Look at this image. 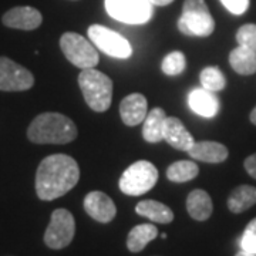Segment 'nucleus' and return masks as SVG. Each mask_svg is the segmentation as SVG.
<instances>
[{"mask_svg": "<svg viewBox=\"0 0 256 256\" xmlns=\"http://www.w3.org/2000/svg\"><path fill=\"white\" fill-rule=\"evenodd\" d=\"M178 28L185 36L208 37L215 30V20L205 0H185Z\"/></svg>", "mask_w": 256, "mask_h": 256, "instance_id": "20e7f679", "label": "nucleus"}, {"mask_svg": "<svg viewBox=\"0 0 256 256\" xmlns=\"http://www.w3.org/2000/svg\"><path fill=\"white\" fill-rule=\"evenodd\" d=\"M76 234V220L72 212L64 208L53 210L44 232V244L50 249H63L72 244Z\"/></svg>", "mask_w": 256, "mask_h": 256, "instance_id": "6e6552de", "label": "nucleus"}, {"mask_svg": "<svg viewBox=\"0 0 256 256\" xmlns=\"http://www.w3.org/2000/svg\"><path fill=\"white\" fill-rule=\"evenodd\" d=\"M77 137L73 120L60 112H43L32 121L28 138L34 144H68Z\"/></svg>", "mask_w": 256, "mask_h": 256, "instance_id": "f03ea898", "label": "nucleus"}, {"mask_svg": "<svg viewBox=\"0 0 256 256\" xmlns=\"http://www.w3.org/2000/svg\"><path fill=\"white\" fill-rule=\"evenodd\" d=\"M229 63L232 68L240 76H250L256 73V52L248 47L238 46L229 54Z\"/></svg>", "mask_w": 256, "mask_h": 256, "instance_id": "aec40b11", "label": "nucleus"}, {"mask_svg": "<svg viewBox=\"0 0 256 256\" xmlns=\"http://www.w3.org/2000/svg\"><path fill=\"white\" fill-rule=\"evenodd\" d=\"M188 156L195 161L210 162V164H220L224 162L229 156L226 146L215 141H200L194 142L192 146L186 151Z\"/></svg>", "mask_w": 256, "mask_h": 256, "instance_id": "4468645a", "label": "nucleus"}, {"mask_svg": "<svg viewBox=\"0 0 256 256\" xmlns=\"http://www.w3.org/2000/svg\"><path fill=\"white\" fill-rule=\"evenodd\" d=\"M2 22L6 28H18V30H34L42 24L43 16L34 8L18 6V8L8 10L3 14Z\"/></svg>", "mask_w": 256, "mask_h": 256, "instance_id": "f8f14e48", "label": "nucleus"}, {"mask_svg": "<svg viewBox=\"0 0 256 256\" xmlns=\"http://www.w3.org/2000/svg\"><path fill=\"white\" fill-rule=\"evenodd\" d=\"M78 86L84 100L92 111L104 112L110 108L112 100V82L108 76L96 68L82 70L78 74Z\"/></svg>", "mask_w": 256, "mask_h": 256, "instance_id": "7ed1b4c3", "label": "nucleus"}, {"mask_svg": "<svg viewBox=\"0 0 256 256\" xmlns=\"http://www.w3.org/2000/svg\"><path fill=\"white\" fill-rule=\"evenodd\" d=\"M256 204V188L252 185H239L230 192L228 208L234 214H240Z\"/></svg>", "mask_w": 256, "mask_h": 256, "instance_id": "4be33fe9", "label": "nucleus"}, {"mask_svg": "<svg viewBox=\"0 0 256 256\" xmlns=\"http://www.w3.org/2000/svg\"><path fill=\"white\" fill-rule=\"evenodd\" d=\"M235 256H256V254H252V252H246V250H242L240 249V252H238Z\"/></svg>", "mask_w": 256, "mask_h": 256, "instance_id": "7c9ffc66", "label": "nucleus"}, {"mask_svg": "<svg viewBox=\"0 0 256 256\" xmlns=\"http://www.w3.org/2000/svg\"><path fill=\"white\" fill-rule=\"evenodd\" d=\"M186 67V58L182 52H172L166 54L161 63V70L166 76H178L185 70Z\"/></svg>", "mask_w": 256, "mask_h": 256, "instance_id": "393cba45", "label": "nucleus"}, {"mask_svg": "<svg viewBox=\"0 0 256 256\" xmlns=\"http://www.w3.org/2000/svg\"><path fill=\"white\" fill-rule=\"evenodd\" d=\"M87 33L92 44L110 57L128 58L132 53L131 44L127 38L111 28H104L101 24H92L88 28Z\"/></svg>", "mask_w": 256, "mask_h": 256, "instance_id": "1a4fd4ad", "label": "nucleus"}, {"mask_svg": "<svg viewBox=\"0 0 256 256\" xmlns=\"http://www.w3.org/2000/svg\"><path fill=\"white\" fill-rule=\"evenodd\" d=\"M84 210L92 220L101 224H108L117 215L116 204L107 194L100 191H92L86 195Z\"/></svg>", "mask_w": 256, "mask_h": 256, "instance_id": "9b49d317", "label": "nucleus"}, {"mask_svg": "<svg viewBox=\"0 0 256 256\" xmlns=\"http://www.w3.org/2000/svg\"><path fill=\"white\" fill-rule=\"evenodd\" d=\"M236 42L239 46L248 47L256 52V24L248 23L240 26L236 32Z\"/></svg>", "mask_w": 256, "mask_h": 256, "instance_id": "a878e982", "label": "nucleus"}, {"mask_svg": "<svg viewBox=\"0 0 256 256\" xmlns=\"http://www.w3.org/2000/svg\"><path fill=\"white\" fill-rule=\"evenodd\" d=\"M80 180L76 160L66 154L46 156L37 168L36 192L42 201H53L72 191Z\"/></svg>", "mask_w": 256, "mask_h": 256, "instance_id": "f257e3e1", "label": "nucleus"}, {"mask_svg": "<svg viewBox=\"0 0 256 256\" xmlns=\"http://www.w3.org/2000/svg\"><path fill=\"white\" fill-rule=\"evenodd\" d=\"M188 104L191 110L205 118H212L220 111V100L215 96V92H210L206 88H195L190 92Z\"/></svg>", "mask_w": 256, "mask_h": 256, "instance_id": "2eb2a0df", "label": "nucleus"}, {"mask_svg": "<svg viewBox=\"0 0 256 256\" xmlns=\"http://www.w3.org/2000/svg\"><path fill=\"white\" fill-rule=\"evenodd\" d=\"M60 48L66 58L78 67L80 70L94 68L98 64V52L94 48L92 42L78 33L67 32L60 38Z\"/></svg>", "mask_w": 256, "mask_h": 256, "instance_id": "423d86ee", "label": "nucleus"}, {"mask_svg": "<svg viewBox=\"0 0 256 256\" xmlns=\"http://www.w3.org/2000/svg\"><path fill=\"white\" fill-rule=\"evenodd\" d=\"M244 165H245V170L248 171V174L256 180V154H252L250 156H248Z\"/></svg>", "mask_w": 256, "mask_h": 256, "instance_id": "c85d7f7f", "label": "nucleus"}, {"mask_svg": "<svg viewBox=\"0 0 256 256\" xmlns=\"http://www.w3.org/2000/svg\"><path fill=\"white\" fill-rule=\"evenodd\" d=\"M186 210L192 220H206L212 215L214 205L210 194L204 190H194L186 198Z\"/></svg>", "mask_w": 256, "mask_h": 256, "instance_id": "f3484780", "label": "nucleus"}, {"mask_svg": "<svg viewBox=\"0 0 256 256\" xmlns=\"http://www.w3.org/2000/svg\"><path fill=\"white\" fill-rule=\"evenodd\" d=\"M220 3L232 13V14H244L249 8V0H220Z\"/></svg>", "mask_w": 256, "mask_h": 256, "instance_id": "cd10ccee", "label": "nucleus"}, {"mask_svg": "<svg viewBox=\"0 0 256 256\" xmlns=\"http://www.w3.org/2000/svg\"><path fill=\"white\" fill-rule=\"evenodd\" d=\"M150 0H106V10L111 18L127 24H144L152 18Z\"/></svg>", "mask_w": 256, "mask_h": 256, "instance_id": "0eeeda50", "label": "nucleus"}, {"mask_svg": "<svg viewBox=\"0 0 256 256\" xmlns=\"http://www.w3.org/2000/svg\"><path fill=\"white\" fill-rule=\"evenodd\" d=\"M198 174H200V168H198L196 162L186 161V160L176 161L174 164L170 165L166 170V178L176 184L188 182L194 178H196Z\"/></svg>", "mask_w": 256, "mask_h": 256, "instance_id": "5701e85b", "label": "nucleus"}, {"mask_svg": "<svg viewBox=\"0 0 256 256\" xmlns=\"http://www.w3.org/2000/svg\"><path fill=\"white\" fill-rule=\"evenodd\" d=\"M158 236V229L152 224H141L130 230L127 236V248L130 252L138 254Z\"/></svg>", "mask_w": 256, "mask_h": 256, "instance_id": "412c9836", "label": "nucleus"}, {"mask_svg": "<svg viewBox=\"0 0 256 256\" xmlns=\"http://www.w3.org/2000/svg\"><path fill=\"white\" fill-rule=\"evenodd\" d=\"M120 116L128 127L138 126L146 117V98L140 92L127 96L120 104Z\"/></svg>", "mask_w": 256, "mask_h": 256, "instance_id": "ddd939ff", "label": "nucleus"}, {"mask_svg": "<svg viewBox=\"0 0 256 256\" xmlns=\"http://www.w3.org/2000/svg\"><path fill=\"white\" fill-rule=\"evenodd\" d=\"M164 141L180 151H188L195 142L190 131L176 117H166L165 120Z\"/></svg>", "mask_w": 256, "mask_h": 256, "instance_id": "dca6fc26", "label": "nucleus"}, {"mask_svg": "<svg viewBox=\"0 0 256 256\" xmlns=\"http://www.w3.org/2000/svg\"><path fill=\"white\" fill-rule=\"evenodd\" d=\"M34 84V76L9 57H0V90L26 92Z\"/></svg>", "mask_w": 256, "mask_h": 256, "instance_id": "9d476101", "label": "nucleus"}, {"mask_svg": "<svg viewBox=\"0 0 256 256\" xmlns=\"http://www.w3.org/2000/svg\"><path fill=\"white\" fill-rule=\"evenodd\" d=\"M200 80H201V84L204 88L210 90V92H220L225 88L226 86V78L225 76L222 74L218 67H206L201 72V76H200Z\"/></svg>", "mask_w": 256, "mask_h": 256, "instance_id": "b1692460", "label": "nucleus"}, {"mask_svg": "<svg viewBox=\"0 0 256 256\" xmlns=\"http://www.w3.org/2000/svg\"><path fill=\"white\" fill-rule=\"evenodd\" d=\"M239 245H240L242 250L256 254V218L248 224V226L245 228V232H244V235L240 238Z\"/></svg>", "mask_w": 256, "mask_h": 256, "instance_id": "bb28decb", "label": "nucleus"}, {"mask_svg": "<svg viewBox=\"0 0 256 256\" xmlns=\"http://www.w3.org/2000/svg\"><path fill=\"white\" fill-rule=\"evenodd\" d=\"M249 118H250V122L256 126V107L254 108V110H252V112H250V117H249Z\"/></svg>", "mask_w": 256, "mask_h": 256, "instance_id": "2f4dec72", "label": "nucleus"}, {"mask_svg": "<svg viewBox=\"0 0 256 256\" xmlns=\"http://www.w3.org/2000/svg\"><path fill=\"white\" fill-rule=\"evenodd\" d=\"M165 120H166V114L160 107L146 114L142 127V137L146 142H160L164 140Z\"/></svg>", "mask_w": 256, "mask_h": 256, "instance_id": "6ab92c4d", "label": "nucleus"}, {"mask_svg": "<svg viewBox=\"0 0 256 256\" xmlns=\"http://www.w3.org/2000/svg\"><path fill=\"white\" fill-rule=\"evenodd\" d=\"M158 181V170L150 161H136L122 172L120 178V190L130 196L144 195L156 186Z\"/></svg>", "mask_w": 256, "mask_h": 256, "instance_id": "39448f33", "label": "nucleus"}, {"mask_svg": "<svg viewBox=\"0 0 256 256\" xmlns=\"http://www.w3.org/2000/svg\"><path fill=\"white\" fill-rule=\"evenodd\" d=\"M136 212L138 215L146 216V220L156 222V224H170L174 220V212L170 206L158 201H152V200L138 202Z\"/></svg>", "mask_w": 256, "mask_h": 256, "instance_id": "a211bd4d", "label": "nucleus"}, {"mask_svg": "<svg viewBox=\"0 0 256 256\" xmlns=\"http://www.w3.org/2000/svg\"><path fill=\"white\" fill-rule=\"evenodd\" d=\"M154 6H166L170 3H172L174 0H150Z\"/></svg>", "mask_w": 256, "mask_h": 256, "instance_id": "c756f323", "label": "nucleus"}]
</instances>
